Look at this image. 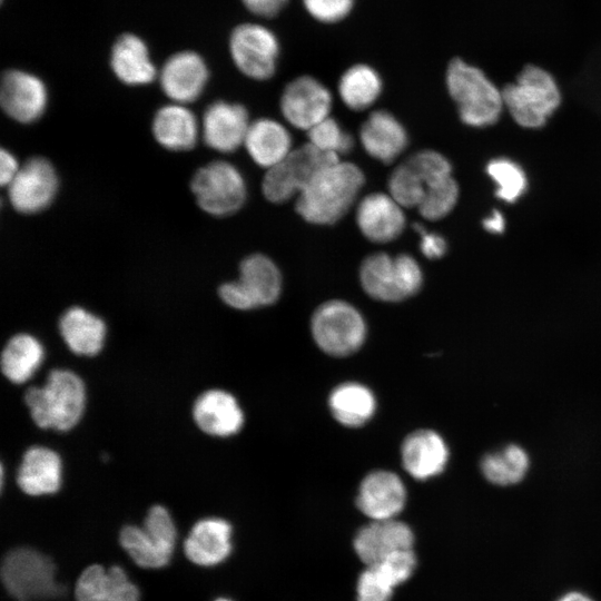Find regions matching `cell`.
Segmentation results:
<instances>
[{
    "mask_svg": "<svg viewBox=\"0 0 601 601\" xmlns=\"http://www.w3.org/2000/svg\"><path fill=\"white\" fill-rule=\"evenodd\" d=\"M364 183L357 165L338 160L319 170L298 194L296 211L311 224H334L354 204Z\"/></svg>",
    "mask_w": 601,
    "mask_h": 601,
    "instance_id": "1",
    "label": "cell"
},
{
    "mask_svg": "<svg viewBox=\"0 0 601 601\" xmlns=\"http://www.w3.org/2000/svg\"><path fill=\"white\" fill-rule=\"evenodd\" d=\"M85 386L75 373L53 370L41 386L24 394L33 422L41 428L68 431L80 420L85 407Z\"/></svg>",
    "mask_w": 601,
    "mask_h": 601,
    "instance_id": "2",
    "label": "cell"
},
{
    "mask_svg": "<svg viewBox=\"0 0 601 601\" xmlns=\"http://www.w3.org/2000/svg\"><path fill=\"white\" fill-rule=\"evenodd\" d=\"M445 80L462 122L480 128L499 120L504 108L502 92L481 69L454 58L447 66Z\"/></svg>",
    "mask_w": 601,
    "mask_h": 601,
    "instance_id": "3",
    "label": "cell"
},
{
    "mask_svg": "<svg viewBox=\"0 0 601 601\" xmlns=\"http://www.w3.org/2000/svg\"><path fill=\"white\" fill-rule=\"evenodd\" d=\"M504 107L523 128L543 127L561 104L553 76L541 67L525 66L514 82L501 90Z\"/></svg>",
    "mask_w": 601,
    "mask_h": 601,
    "instance_id": "4",
    "label": "cell"
},
{
    "mask_svg": "<svg viewBox=\"0 0 601 601\" xmlns=\"http://www.w3.org/2000/svg\"><path fill=\"white\" fill-rule=\"evenodd\" d=\"M359 282L364 292L382 302H401L415 295L422 287L423 273L414 257L386 253L367 256L359 268Z\"/></svg>",
    "mask_w": 601,
    "mask_h": 601,
    "instance_id": "5",
    "label": "cell"
},
{
    "mask_svg": "<svg viewBox=\"0 0 601 601\" xmlns=\"http://www.w3.org/2000/svg\"><path fill=\"white\" fill-rule=\"evenodd\" d=\"M1 580L8 593L18 601H45L61 591L55 579L53 562L32 548H16L4 555Z\"/></svg>",
    "mask_w": 601,
    "mask_h": 601,
    "instance_id": "6",
    "label": "cell"
},
{
    "mask_svg": "<svg viewBox=\"0 0 601 601\" xmlns=\"http://www.w3.org/2000/svg\"><path fill=\"white\" fill-rule=\"evenodd\" d=\"M311 332L319 349L334 357H345L358 351L367 333L359 311L341 299L327 300L314 311Z\"/></svg>",
    "mask_w": 601,
    "mask_h": 601,
    "instance_id": "7",
    "label": "cell"
},
{
    "mask_svg": "<svg viewBox=\"0 0 601 601\" xmlns=\"http://www.w3.org/2000/svg\"><path fill=\"white\" fill-rule=\"evenodd\" d=\"M177 531L169 512L154 505L144 525H127L119 533V542L135 563L146 569L165 566L175 550Z\"/></svg>",
    "mask_w": 601,
    "mask_h": 601,
    "instance_id": "8",
    "label": "cell"
},
{
    "mask_svg": "<svg viewBox=\"0 0 601 601\" xmlns=\"http://www.w3.org/2000/svg\"><path fill=\"white\" fill-rule=\"evenodd\" d=\"M198 206L217 217L229 216L242 208L246 200V183L233 164L216 160L200 167L190 181Z\"/></svg>",
    "mask_w": 601,
    "mask_h": 601,
    "instance_id": "9",
    "label": "cell"
},
{
    "mask_svg": "<svg viewBox=\"0 0 601 601\" xmlns=\"http://www.w3.org/2000/svg\"><path fill=\"white\" fill-rule=\"evenodd\" d=\"M338 160V156L324 152L309 142L300 146L267 169L262 184L263 194L274 204L285 203L299 194L319 170Z\"/></svg>",
    "mask_w": 601,
    "mask_h": 601,
    "instance_id": "10",
    "label": "cell"
},
{
    "mask_svg": "<svg viewBox=\"0 0 601 601\" xmlns=\"http://www.w3.org/2000/svg\"><path fill=\"white\" fill-rule=\"evenodd\" d=\"M228 48L237 69L254 80H267L277 69L280 43L276 33L258 22L236 26L229 36Z\"/></svg>",
    "mask_w": 601,
    "mask_h": 601,
    "instance_id": "11",
    "label": "cell"
},
{
    "mask_svg": "<svg viewBox=\"0 0 601 601\" xmlns=\"http://www.w3.org/2000/svg\"><path fill=\"white\" fill-rule=\"evenodd\" d=\"M58 190L57 173L43 157H32L21 165L8 186L11 206L21 214H37L47 208Z\"/></svg>",
    "mask_w": 601,
    "mask_h": 601,
    "instance_id": "12",
    "label": "cell"
},
{
    "mask_svg": "<svg viewBox=\"0 0 601 601\" xmlns=\"http://www.w3.org/2000/svg\"><path fill=\"white\" fill-rule=\"evenodd\" d=\"M331 91L313 76H299L286 85L280 97L285 119L298 129L309 130L328 117Z\"/></svg>",
    "mask_w": 601,
    "mask_h": 601,
    "instance_id": "13",
    "label": "cell"
},
{
    "mask_svg": "<svg viewBox=\"0 0 601 601\" xmlns=\"http://www.w3.org/2000/svg\"><path fill=\"white\" fill-rule=\"evenodd\" d=\"M0 104L13 120L30 124L38 120L48 104L43 81L27 71L11 69L3 73L0 86Z\"/></svg>",
    "mask_w": 601,
    "mask_h": 601,
    "instance_id": "14",
    "label": "cell"
},
{
    "mask_svg": "<svg viewBox=\"0 0 601 601\" xmlns=\"http://www.w3.org/2000/svg\"><path fill=\"white\" fill-rule=\"evenodd\" d=\"M208 76L204 59L195 51L183 50L165 61L159 81L164 93L173 102L186 105L201 95Z\"/></svg>",
    "mask_w": 601,
    "mask_h": 601,
    "instance_id": "15",
    "label": "cell"
},
{
    "mask_svg": "<svg viewBox=\"0 0 601 601\" xmlns=\"http://www.w3.org/2000/svg\"><path fill=\"white\" fill-rule=\"evenodd\" d=\"M249 125L244 106L220 100L206 108L200 130L208 147L219 152H231L244 145Z\"/></svg>",
    "mask_w": 601,
    "mask_h": 601,
    "instance_id": "16",
    "label": "cell"
},
{
    "mask_svg": "<svg viewBox=\"0 0 601 601\" xmlns=\"http://www.w3.org/2000/svg\"><path fill=\"white\" fill-rule=\"evenodd\" d=\"M406 502V489L400 476L391 471L377 470L361 482L356 505L363 514L376 520L395 519Z\"/></svg>",
    "mask_w": 601,
    "mask_h": 601,
    "instance_id": "17",
    "label": "cell"
},
{
    "mask_svg": "<svg viewBox=\"0 0 601 601\" xmlns=\"http://www.w3.org/2000/svg\"><path fill=\"white\" fill-rule=\"evenodd\" d=\"M450 452L444 439L435 431L421 428L410 433L401 446L405 471L416 480L424 481L441 474Z\"/></svg>",
    "mask_w": 601,
    "mask_h": 601,
    "instance_id": "18",
    "label": "cell"
},
{
    "mask_svg": "<svg viewBox=\"0 0 601 601\" xmlns=\"http://www.w3.org/2000/svg\"><path fill=\"white\" fill-rule=\"evenodd\" d=\"M413 542L412 530L404 522L376 520L357 532L354 549L366 565H373L395 551L412 549Z\"/></svg>",
    "mask_w": 601,
    "mask_h": 601,
    "instance_id": "19",
    "label": "cell"
},
{
    "mask_svg": "<svg viewBox=\"0 0 601 601\" xmlns=\"http://www.w3.org/2000/svg\"><path fill=\"white\" fill-rule=\"evenodd\" d=\"M356 223L362 234L374 243L397 238L405 228L402 206L390 195L374 193L365 196L356 209Z\"/></svg>",
    "mask_w": 601,
    "mask_h": 601,
    "instance_id": "20",
    "label": "cell"
},
{
    "mask_svg": "<svg viewBox=\"0 0 601 601\" xmlns=\"http://www.w3.org/2000/svg\"><path fill=\"white\" fill-rule=\"evenodd\" d=\"M139 590L118 565L87 566L75 584L76 601H139Z\"/></svg>",
    "mask_w": 601,
    "mask_h": 601,
    "instance_id": "21",
    "label": "cell"
},
{
    "mask_svg": "<svg viewBox=\"0 0 601 601\" xmlns=\"http://www.w3.org/2000/svg\"><path fill=\"white\" fill-rule=\"evenodd\" d=\"M193 416L203 432L219 437L236 434L244 424V413L238 402L221 390L200 394L194 404Z\"/></svg>",
    "mask_w": 601,
    "mask_h": 601,
    "instance_id": "22",
    "label": "cell"
},
{
    "mask_svg": "<svg viewBox=\"0 0 601 601\" xmlns=\"http://www.w3.org/2000/svg\"><path fill=\"white\" fill-rule=\"evenodd\" d=\"M231 526L218 518L198 521L184 541V552L197 565L210 566L223 562L231 551Z\"/></svg>",
    "mask_w": 601,
    "mask_h": 601,
    "instance_id": "23",
    "label": "cell"
},
{
    "mask_svg": "<svg viewBox=\"0 0 601 601\" xmlns=\"http://www.w3.org/2000/svg\"><path fill=\"white\" fill-rule=\"evenodd\" d=\"M359 139L373 158L390 164L406 148L408 137L403 125L388 111H373L363 122Z\"/></svg>",
    "mask_w": 601,
    "mask_h": 601,
    "instance_id": "24",
    "label": "cell"
},
{
    "mask_svg": "<svg viewBox=\"0 0 601 601\" xmlns=\"http://www.w3.org/2000/svg\"><path fill=\"white\" fill-rule=\"evenodd\" d=\"M19 487L28 495L56 493L61 485V461L47 447L32 446L23 456L17 474Z\"/></svg>",
    "mask_w": 601,
    "mask_h": 601,
    "instance_id": "25",
    "label": "cell"
},
{
    "mask_svg": "<svg viewBox=\"0 0 601 601\" xmlns=\"http://www.w3.org/2000/svg\"><path fill=\"white\" fill-rule=\"evenodd\" d=\"M110 67L115 76L129 86L150 83L157 76L146 43L134 33L117 38L111 48Z\"/></svg>",
    "mask_w": 601,
    "mask_h": 601,
    "instance_id": "26",
    "label": "cell"
},
{
    "mask_svg": "<svg viewBox=\"0 0 601 601\" xmlns=\"http://www.w3.org/2000/svg\"><path fill=\"white\" fill-rule=\"evenodd\" d=\"M152 135L160 146L173 151L191 149L199 137L197 118L185 105L161 107L152 120Z\"/></svg>",
    "mask_w": 601,
    "mask_h": 601,
    "instance_id": "27",
    "label": "cell"
},
{
    "mask_svg": "<svg viewBox=\"0 0 601 601\" xmlns=\"http://www.w3.org/2000/svg\"><path fill=\"white\" fill-rule=\"evenodd\" d=\"M254 308L274 304L282 293V275L276 264L263 254L242 260L237 279Z\"/></svg>",
    "mask_w": 601,
    "mask_h": 601,
    "instance_id": "28",
    "label": "cell"
},
{
    "mask_svg": "<svg viewBox=\"0 0 601 601\" xmlns=\"http://www.w3.org/2000/svg\"><path fill=\"white\" fill-rule=\"evenodd\" d=\"M244 146L257 165L269 169L292 151V139L282 124L263 118L250 122Z\"/></svg>",
    "mask_w": 601,
    "mask_h": 601,
    "instance_id": "29",
    "label": "cell"
},
{
    "mask_svg": "<svg viewBox=\"0 0 601 601\" xmlns=\"http://www.w3.org/2000/svg\"><path fill=\"white\" fill-rule=\"evenodd\" d=\"M333 417L346 427H359L375 414L376 398L364 384L345 382L334 387L328 396Z\"/></svg>",
    "mask_w": 601,
    "mask_h": 601,
    "instance_id": "30",
    "label": "cell"
},
{
    "mask_svg": "<svg viewBox=\"0 0 601 601\" xmlns=\"http://www.w3.org/2000/svg\"><path fill=\"white\" fill-rule=\"evenodd\" d=\"M59 329L68 347L78 355H96L104 345L105 323L81 307L66 311L60 318Z\"/></svg>",
    "mask_w": 601,
    "mask_h": 601,
    "instance_id": "31",
    "label": "cell"
},
{
    "mask_svg": "<svg viewBox=\"0 0 601 601\" xmlns=\"http://www.w3.org/2000/svg\"><path fill=\"white\" fill-rule=\"evenodd\" d=\"M383 81L370 65L356 63L347 68L338 80V93L352 110L368 108L380 97Z\"/></svg>",
    "mask_w": 601,
    "mask_h": 601,
    "instance_id": "32",
    "label": "cell"
},
{
    "mask_svg": "<svg viewBox=\"0 0 601 601\" xmlns=\"http://www.w3.org/2000/svg\"><path fill=\"white\" fill-rule=\"evenodd\" d=\"M43 347L33 336L18 334L11 337L1 353V371L13 383L26 382L39 367Z\"/></svg>",
    "mask_w": 601,
    "mask_h": 601,
    "instance_id": "33",
    "label": "cell"
},
{
    "mask_svg": "<svg viewBox=\"0 0 601 601\" xmlns=\"http://www.w3.org/2000/svg\"><path fill=\"white\" fill-rule=\"evenodd\" d=\"M529 464L530 460L525 450L511 444L485 455L481 462V470L491 483L511 485L524 477Z\"/></svg>",
    "mask_w": 601,
    "mask_h": 601,
    "instance_id": "34",
    "label": "cell"
},
{
    "mask_svg": "<svg viewBox=\"0 0 601 601\" xmlns=\"http://www.w3.org/2000/svg\"><path fill=\"white\" fill-rule=\"evenodd\" d=\"M486 173L496 186L495 195L506 203H514L526 190L525 173L509 158L492 159L486 166Z\"/></svg>",
    "mask_w": 601,
    "mask_h": 601,
    "instance_id": "35",
    "label": "cell"
},
{
    "mask_svg": "<svg viewBox=\"0 0 601 601\" xmlns=\"http://www.w3.org/2000/svg\"><path fill=\"white\" fill-rule=\"evenodd\" d=\"M388 190L402 207H418L425 196L426 186L414 166L405 160L392 171Z\"/></svg>",
    "mask_w": 601,
    "mask_h": 601,
    "instance_id": "36",
    "label": "cell"
},
{
    "mask_svg": "<svg viewBox=\"0 0 601 601\" xmlns=\"http://www.w3.org/2000/svg\"><path fill=\"white\" fill-rule=\"evenodd\" d=\"M459 199V185L453 176L430 186L417 209L428 220H439L449 215Z\"/></svg>",
    "mask_w": 601,
    "mask_h": 601,
    "instance_id": "37",
    "label": "cell"
},
{
    "mask_svg": "<svg viewBox=\"0 0 601 601\" xmlns=\"http://www.w3.org/2000/svg\"><path fill=\"white\" fill-rule=\"evenodd\" d=\"M309 144L317 149L339 157L347 154L354 145L353 137L344 131L339 124L331 117L307 130Z\"/></svg>",
    "mask_w": 601,
    "mask_h": 601,
    "instance_id": "38",
    "label": "cell"
},
{
    "mask_svg": "<svg viewBox=\"0 0 601 601\" xmlns=\"http://www.w3.org/2000/svg\"><path fill=\"white\" fill-rule=\"evenodd\" d=\"M373 565L395 588L412 575L416 565V559L412 549L398 550Z\"/></svg>",
    "mask_w": 601,
    "mask_h": 601,
    "instance_id": "39",
    "label": "cell"
},
{
    "mask_svg": "<svg viewBox=\"0 0 601 601\" xmlns=\"http://www.w3.org/2000/svg\"><path fill=\"white\" fill-rule=\"evenodd\" d=\"M302 4L312 19L332 24L343 21L351 14L355 0H302Z\"/></svg>",
    "mask_w": 601,
    "mask_h": 601,
    "instance_id": "40",
    "label": "cell"
},
{
    "mask_svg": "<svg viewBox=\"0 0 601 601\" xmlns=\"http://www.w3.org/2000/svg\"><path fill=\"white\" fill-rule=\"evenodd\" d=\"M393 590L375 565H367L357 581V601H390Z\"/></svg>",
    "mask_w": 601,
    "mask_h": 601,
    "instance_id": "41",
    "label": "cell"
},
{
    "mask_svg": "<svg viewBox=\"0 0 601 601\" xmlns=\"http://www.w3.org/2000/svg\"><path fill=\"white\" fill-rule=\"evenodd\" d=\"M415 230L421 236L420 249L430 259L441 258L446 254L447 244L440 234L427 231L422 225H414Z\"/></svg>",
    "mask_w": 601,
    "mask_h": 601,
    "instance_id": "42",
    "label": "cell"
},
{
    "mask_svg": "<svg viewBox=\"0 0 601 601\" xmlns=\"http://www.w3.org/2000/svg\"><path fill=\"white\" fill-rule=\"evenodd\" d=\"M218 294L225 304L235 309L249 311L254 308L253 303L237 280L223 284Z\"/></svg>",
    "mask_w": 601,
    "mask_h": 601,
    "instance_id": "43",
    "label": "cell"
},
{
    "mask_svg": "<svg viewBox=\"0 0 601 601\" xmlns=\"http://www.w3.org/2000/svg\"><path fill=\"white\" fill-rule=\"evenodd\" d=\"M244 7L254 16L269 19L278 16L289 0H240Z\"/></svg>",
    "mask_w": 601,
    "mask_h": 601,
    "instance_id": "44",
    "label": "cell"
},
{
    "mask_svg": "<svg viewBox=\"0 0 601 601\" xmlns=\"http://www.w3.org/2000/svg\"><path fill=\"white\" fill-rule=\"evenodd\" d=\"M21 165L16 157L7 149L2 148L0 152V183L8 187L18 174Z\"/></svg>",
    "mask_w": 601,
    "mask_h": 601,
    "instance_id": "45",
    "label": "cell"
},
{
    "mask_svg": "<svg viewBox=\"0 0 601 601\" xmlns=\"http://www.w3.org/2000/svg\"><path fill=\"white\" fill-rule=\"evenodd\" d=\"M483 227L491 234H501L505 227L504 217L500 211L493 210V213L483 220Z\"/></svg>",
    "mask_w": 601,
    "mask_h": 601,
    "instance_id": "46",
    "label": "cell"
},
{
    "mask_svg": "<svg viewBox=\"0 0 601 601\" xmlns=\"http://www.w3.org/2000/svg\"><path fill=\"white\" fill-rule=\"evenodd\" d=\"M560 601H591V600L581 593L572 592L564 595Z\"/></svg>",
    "mask_w": 601,
    "mask_h": 601,
    "instance_id": "47",
    "label": "cell"
},
{
    "mask_svg": "<svg viewBox=\"0 0 601 601\" xmlns=\"http://www.w3.org/2000/svg\"><path fill=\"white\" fill-rule=\"evenodd\" d=\"M215 601H230V600L225 599V598H219V599H217V600H215Z\"/></svg>",
    "mask_w": 601,
    "mask_h": 601,
    "instance_id": "48",
    "label": "cell"
}]
</instances>
